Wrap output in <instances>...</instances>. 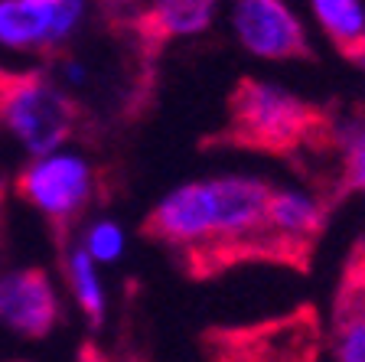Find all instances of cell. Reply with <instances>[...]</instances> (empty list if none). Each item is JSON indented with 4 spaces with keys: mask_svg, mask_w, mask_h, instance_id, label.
I'll return each instance as SVG.
<instances>
[{
    "mask_svg": "<svg viewBox=\"0 0 365 362\" xmlns=\"http://www.w3.org/2000/svg\"><path fill=\"white\" fill-rule=\"evenodd\" d=\"M225 124L202 137L199 147H228L281 157L304 170L307 157H333L342 141V118L336 105L307 101L281 85L242 76L225 101Z\"/></svg>",
    "mask_w": 365,
    "mask_h": 362,
    "instance_id": "6da1fadb",
    "label": "cell"
},
{
    "mask_svg": "<svg viewBox=\"0 0 365 362\" xmlns=\"http://www.w3.org/2000/svg\"><path fill=\"white\" fill-rule=\"evenodd\" d=\"M0 128H7L33 157H49L88 128V111L53 85L39 69L0 66Z\"/></svg>",
    "mask_w": 365,
    "mask_h": 362,
    "instance_id": "7a4b0ae2",
    "label": "cell"
},
{
    "mask_svg": "<svg viewBox=\"0 0 365 362\" xmlns=\"http://www.w3.org/2000/svg\"><path fill=\"white\" fill-rule=\"evenodd\" d=\"M323 323L313 303L281 317L238 326H209L199 336L202 362H319Z\"/></svg>",
    "mask_w": 365,
    "mask_h": 362,
    "instance_id": "3957f363",
    "label": "cell"
},
{
    "mask_svg": "<svg viewBox=\"0 0 365 362\" xmlns=\"http://www.w3.org/2000/svg\"><path fill=\"white\" fill-rule=\"evenodd\" d=\"M14 193L43 212L56 251L66 258L72 228L82 222L95 196V174L78 157H36L16 174Z\"/></svg>",
    "mask_w": 365,
    "mask_h": 362,
    "instance_id": "277c9868",
    "label": "cell"
},
{
    "mask_svg": "<svg viewBox=\"0 0 365 362\" xmlns=\"http://www.w3.org/2000/svg\"><path fill=\"white\" fill-rule=\"evenodd\" d=\"M232 20H235V33L248 53L264 56V59L317 62V53H313L300 20L277 0H245L235 7Z\"/></svg>",
    "mask_w": 365,
    "mask_h": 362,
    "instance_id": "5b68a950",
    "label": "cell"
},
{
    "mask_svg": "<svg viewBox=\"0 0 365 362\" xmlns=\"http://www.w3.org/2000/svg\"><path fill=\"white\" fill-rule=\"evenodd\" d=\"M212 14L215 7L209 0H167L150 7H130L128 20H114L111 26L134 43L140 59L153 66L157 53L170 39L205 30L212 23Z\"/></svg>",
    "mask_w": 365,
    "mask_h": 362,
    "instance_id": "8992f818",
    "label": "cell"
},
{
    "mask_svg": "<svg viewBox=\"0 0 365 362\" xmlns=\"http://www.w3.org/2000/svg\"><path fill=\"white\" fill-rule=\"evenodd\" d=\"M82 4L53 0H4L0 4V43L14 49H39L59 56V43L82 16Z\"/></svg>",
    "mask_w": 365,
    "mask_h": 362,
    "instance_id": "52a82bcc",
    "label": "cell"
},
{
    "mask_svg": "<svg viewBox=\"0 0 365 362\" xmlns=\"http://www.w3.org/2000/svg\"><path fill=\"white\" fill-rule=\"evenodd\" d=\"M0 323L20 336L43 340L59 323V301L43 268L0 274Z\"/></svg>",
    "mask_w": 365,
    "mask_h": 362,
    "instance_id": "ba28073f",
    "label": "cell"
},
{
    "mask_svg": "<svg viewBox=\"0 0 365 362\" xmlns=\"http://www.w3.org/2000/svg\"><path fill=\"white\" fill-rule=\"evenodd\" d=\"M140 235L147 241L167 245L173 251H182L190 245H199L212 235V199L205 183L173 189L160 206L147 212L140 222Z\"/></svg>",
    "mask_w": 365,
    "mask_h": 362,
    "instance_id": "9c48e42d",
    "label": "cell"
},
{
    "mask_svg": "<svg viewBox=\"0 0 365 362\" xmlns=\"http://www.w3.org/2000/svg\"><path fill=\"white\" fill-rule=\"evenodd\" d=\"M333 356L336 362H365V235L352 241L342 261L333 301Z\"/></svg>",
    "mask_w": 365,
    "mask_h": 362,
    "instance_id": "30bf717a",
    "label": "cell"
},
{
    "mask_svg": "<svg viewBox=\"0 0 365 362\" xmlns=\"http://www.w3.org/2000/svg\"><path fill=\"white\" fill-rule=\"evenodd\" d=\"M313 16L319 20L333 49L356 69H365V10L356 0H317Z\"/></svg>",
    "mask_w": 365,
    "mask_h": 362,
    "instance_id": "8fae6325",
    "label": "cell"
},
{
    "mask_svg": "<svg viewBox=\"0 0 365 362\" xmlns=\"http://www.w3.org/2000/svg\"><path fill=\"white\" fill-rule=\"evenodd\" d=\"M342 164L336 170L333 206H339L352 193H365V111L352 124H342Z\"/></svg>",
    "mask_w": 365,
    "mask_h": 362,
    "instance_id": "7c38bea8",
    "label": "cell"
},
{
    "mask_svg": "<svg viewBox=\"0 0 365 362\" xmlns=\"http://www.w3.org/2000/svg\"><path fill=\"white\" fill-rule=\"evenodd\" d=\"M62 268H66V278L78 297V307H82V313L88 317V326L98 330L101 320H105V297H101V287H98V278H95L88 251L78 245L76 251H68V255L62 258Z\"/></svg>",
    "mask_w": 365,
    "mask_h": 362,
    "instance_id": "4fadbf2b",
    "label": "cell"
},
{
    "mask_svg": "<svg viewBox=\"0 0 365 362\" xmlns=\"http://www.w3.org/2000/svg\"><path fill=\"white\" fill-rule=\"evenodd\" d=\"M88 251V258H101V261H114L121 255V228L114 222H101L88 232V241L82 245Z\"/></svg>",
    "mask_w": 365,
    "mask_h": 362,
    "instance_id": "5bb4252c",
    "label": "cell"
},
{
    "mask_svg": "<svg viewBox=\"0 0 365 362\" xmlns=\"http://www.w3.org/2000/svg\"><path fill=\"white\" fill-rule=\"evenodd\" d=\"M78 362H111V359H108V353H101L91 340H85L82 346H78Z\"/></svg>",
    "mask_w": 365,
    "mask_h": 362,
    "instance_id": "9a60e30c",
    "label": "cell"
},
{
    "mask_svg": "<svg viewBox=\"0 0 365 362\" xmlns=\"http://www.w3.org/2000/svg\"><path fill=\"white\" fill-rule=\"evenodd\" d=\"M4 226H7V183L0 180V235H4Z\"/></svg>",
    "mask_w": 365,
    "mask_h": 362,
    "instance_id": "2e32d148",
    "label": "cell"
},
{
    "mask_svg": "<svg viewBox=\"0 0 365 362\" xmlns=\"http://www.w3.org/2000/svg\"><path fill=\"white\" fill-rule=\"evenodd\" d=\"M128 362H147V359H137V356H134V359H128Z\"/></svg>",
    "mask_w": 365,
    "mask_h": 362,
    "instance_id": "e0dca14e",
    "label": "cell"
},
{
    "mask_svg": "<svg viewBox=\"0 0 365 362\" xmlns=\"http://www.w3.org/2000/svg\"><path fill=\"white\" fill-rule=\"evenodd\" d=\"M14 362H23V359H14Z\"/></svg>",
    "mask_w": 365,
    "mask_h": 362,
    "instance_id": "ac0fdd59",
    "label": "cell"
}]
</instances>
